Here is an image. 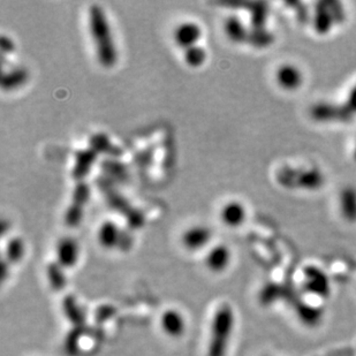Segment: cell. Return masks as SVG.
Wrapping results in <instances>:
<instances>
[{
    "label": "cell",
    "instance_id": "cell-1",
    "mask_svg": "<svg viewBox=\"0 0 356 356\" xmlns=\"http://www.w3.org/2000/svg\"><path fill=\"white\" fill-rule=\"evenodd\" d=\"M88 27L94 43L98 64L104 68L115 67L118 61V51L115 47L108 17L103 7L99 6L98 3H92L89 7Z\"/></svg>",
    "mask_w": 356,
    "mask_h": 356
},
{
    "label": "cell",
    "instance_id": "cell-2",
    "mask_svg": "<svg viewBox=\"0 0 356 356\" xmlns=\"http://www.w3.org/2000/svg\"><path fill=\"white\" fill-rule=\"evenodd\" d=\"M234 322V312L229 305L222 303L216 309L210 325L207 356H226Z\"/></svg>",
    "mask_w": 356,
    "mask_h": 356
},
{
    "label": "cell",
    "instance_id": "cell-3",
    "mask_svg": "<svg viewBox=\"0 0 356 356\" xmlns=\"http://www.w3.org/2000/svg\"><path fill=\"white\" fill-rule=\"evenodd\" d=\"M97 186L103 193L108 207L126 219L129 229H138L145 226V213L135 205L131 204V202L128 201L121 193H119L113 182L108 181V179L103 177L99 179Z\"/></svg>",
    "mask_w": 356,
    "mask_h": 356
},
{
    "label": "cell",
    "instance_id": "cell-4",
    "mask_svg": "<svg viewBox=\"0 0 356 356\" xmlns=\"http://www.w3.org/2000/svg\"><path fill=\"white\" fill-rule=\"evenodd\" d=\"M90 187L86 181L76 182L72 193L71 202L65 211L64 222L70 229L80 226L84 217V210L90 198Z\"/></svg>",
    "mask_w": 356,
    "mask_h": 356
},
{
    "label": "cell",
    "instance_id": "cell-5",
    "mask_svg": "<svg viewBox=\"0 0 356 356\" xmlns=\"http://www.w3.org/2000/svg\"><path fill=\"white\" fill-rule=\"evenodd\" d=\"M277 86L287 92L299 90L305 82V74L296 65L286 63L277 68L275 74Z\"/></svg>",
    "mask_w": 356,
    "mask_h": 356
},
{
    "label": "cell",
    "instance_id": "cell-6",
    "mask_svg": "<svg viewBox=\"0 0 356 356\" xmlns=\"http://www.w3.org/2000/svg\"><path fill=\"white\" fill-rule=\"evenodd\" d=\"M80 259V245L72 236H63L56 245V262L65 270L73 269Z\"/></svg>",
    "mask_w": 356,
    "mask_h": 356
},
{
    "label": "cell",
    "instance_id": "cell-7",
    "mask_svg": "<svg viewBox=\"0 0 356 356\" xmlns=\"http://www.w3.org/2000/svg\"><path fill=\"white\" fill-rule=\"evenodd\" d=\"M212 236H213V233L209 226H191L189 229L182 233L181 245L187 252H200L205 247H208L209 243L211 242Z\"/></svg>",
    "mask_w": 356,
    "mask_h": 356
},
{
    "label": "cell",
    "instance_id": "cell-8",
    "mask_svg": "<svg viewBox=\"0 0 356 356\" xmlns=\"http://www.w3.org/2000/svg\"><path fill=\"white\" fill-rule=\"evenodd\" d=\"M159 325L165 336L172 339H179L186 333L187 322L180 310L168 308L164 310L159 319Z\"/></svg>",
    "mask_w": 356,
    "mask_h": 356
},
{
    "label": "cell",
    "instance_id": "cell-9",
    "mask_svg": "<svg viewBox=\"0 0 356 356\" xmlns=\"http://www.w3.org/2000/svg\"><path fill=\"white\" fill-rule=\"evenodd\" d=\"M172 38L182 50L197 45L202 38V28L195 21H184L175 28Z\"/></svg>",
    "mask_w": 356,
    "mask_h": 356
},
{
    "label": "cell",
    "instance_id": "cell-10",
    "mask_svg": "<svg viewBox=\"0 0 356 356\" xmlns=\"http://www.w3.org/2000/svg\"><path fill=\"white\" fill-rule=\"evenodd\" d=\"M232 261V252L224 243L212 245L205 255L204 264L212 273H222L227 270Z\"/></svg>",
    "mask_w": 356,
    "mask_h": 356
},
{
    "label": "cell",
    "instance_id": "cell-11",
    "mask_svg": "<svg viewBox=\"0 0 356 356\" xmlns=\"http://www.w3.org/2000/svg\"><path fill=\"white\" fill-rule=\"evenodd\" d=\"M97 152L91 148L81 149L75 152L74 164L71 172L72 178L76 182L86 181V178L97 161Z\"/></svg>",
    "mask_w": 356,
    "mask_h": 356
},
{
    "label": "cell",
    "instance_id": "cell-12",
    "mask_svg": "<svg viewBox=\"0 0 356 356\" xmlns=\"http://www.w3.org/2000/svg\"><path fill=\"white\" fill-rule=\"evenodd\" d=\"M124 231L113 220H104L97 229V242L105 250H115L120 247Z\"/></svg>",
    "mask_w": 356,
    "mask_h": 356
},
{
    "label": "cell",
    "instance_id": "cell-13",
    "mask_svg": "<svg viewBox=\"0 0 356 356\" xmlns=\"http://www.w3.org/2000/svg\"><path fill=\"white\" fill-rule=\"evenodd\" d=\"M247 219V209L242 202L229 201L220 210V220L229 229H238Z\"/></svg>",
    "mask_w": 356,
    "mask_h": 356
},
{
    "label": "cell",
    "instance_id": "cell-14",
    "mask_svg": "<svg viewBox=\"0 0 356 356\" xmlns=\"http://www.w3.org/2000/svg\"><path fill=\"white\" fill-rule=\"evenodd\" d=\"M101 170L103 177L113 184L127 182L131 175L127 165L118 159H105L101 163Z\"/></svg>",
    "mask_w": 356,
    "mask_h": 356
},
{
    "label": "cell",
    "instance_id": "cell-15",
    "mask_svg": "<svg viewBox=\"0 0 356 356\" xmlns=\"http://www.w3.org/2000/svg\"><path fill=\"white\" fill-rule=\"evenodd\" d=\"M224 33L226 38H229L232 43L242 44L248 42L250 29L245 27L243 21L238 15L232 14L226 17V20L224 21Z\"/></svg>",
    "mask_w": 356,
    "mask_h": 356
},
{
    "label": "cell",
    "instance_id": "cell-16",
    "mask_svg": "<svg viewBox=\"0 0 356 356\" xmlns=\"http://www.w3.org/2000/svg\"><path fill=\"white\" fill-rule=\"evenodd\" d=\"M29 80V71L24 66H14L7 71H3L1 75V88L3 90H15L24 87Z\"/></svg>",
    "mask_w": 356,
    "mask_h": 356
},
{
    "label": "cell",
    "instance_id": "cell-17",
    "mask_svg": "<svg viewBox=\"0 0 356 356\" xmlns=\"http://www.w3.org/2000/svg\"><path fill=\"white\" fill-rule=\"evenodd\" d=\"M89 148L92 149L97 154L108 156V159H118L122 152L117 145L112 143L108 135L104 133L92 135L89 140Z\"/></svg>",
    "mask_w": 356,
    "mask_h": 356
},
{
    "label": "cell",
    "instance_id": "cell-18",
    "mask_svg": "<svg viewBox=\"0 0 356 356\" xmlns=\"http://www.w3.org/2000/svg\"><path fill=\"white\" fill-rule=\"evenodd\" d=\"M26 255V245L20 236H12L7 241L5 252H3V261H6L10 266L17 264L24 259Z\"/></svg>",
    "mask_w": 356,
    "mask_h": 356
},
{
    "label": "cell",
    "instance_id": "cell-19",
    "mask_svg": "<svg viewBox=\"0 0 356 356\" xmlns=\"http://www.w3.org/2000/svg\"><path fill=\"white\" fill-rule=\"evenodd\" d=\"M66 270L61 268L56 261L50 262L47 266V278L51 289L54 292H61L67 285V278H66Z\"/></svg>",
    "mask_w": 356,
    "mask_h": 356
},
{
    "label": "cell",
    "instance_id": "cell-20",
    "mask_svg": "<svg viewBox=\"0 0 356 356\" xmlns=\"http://www.w3.org/2000/svg\"><path fill=\"white\" fill-rule=\"evenodd\" d=\"M63 312L66 318L75 326H82L84 324V316L82 310H81L80 306H79L74 296H65L63 300Z\"/></svg>",
    "mask_w": 356,
    "mask_h": 356
},
{
    "label": "cell",
    "instance_id": "cell-21",
    "mask_svg": "<svg viewBox=\"0 0 356 356\" xmlns=\"http://www.w3.org/2000/svg\"><path fill=\"white\" fill-rule=\"evenodd\" d=\"M208 59V52L200 44L184 50V61L191 68H200Z\"/></svg>",
    "mask_w": 356,
    "mask_h": 356
},
{
    "label": "cell",
    "instance_id": "cell-22",
    "mask_svg": "<svg viewBox=\"0 0 356 356\" xmlns=\"http://www.w3.org/2000/svg\"><path fill=\"white\" fill-rule=\"evenodd\" d=\"M340 210L348 219H356V192L347 188L340 193Z\"/></svg>",
    "mask_w": 356,
    "mask_h": 356
},
{
    "label": "cell",
    "instance_id": "cell-23",
    "mask_svg": "<svg viewBox=\"0 0 356 356\" xmlns=\"http://www.w3.org/2000/svg\"><path fill=\"white\" fill-rule=\"evenodd\" d=\"M79 340H80V333H79L78 330L75 332L72 331L66 338V345H65L66 350L71 354H74L78 350Z\"/></svg>",
    "mask_w": 356,
    "mask_h": 356
},
{
    "label": "cell",
    "instance_id": "cell-24",
    "mask_svg": "<svg viewBox=\"0 0 356 356\" xmlns=\"http://www.w3.org/2000/svg\"><path fill=\"white\" fill-rule=\"evenodd\" d=\"M0 47H1V58L6 57V54H13L15 50V44H14L13 40L6 35H1Z\"/></svg>",
    "mask_w": 356,
    "mask_h": 356
},
{
    "label": "cell",
    "instance_id": "cell-25",
    "mask_svg": "<svg viewBox=\"0 0 356 356\" xmlns=\"http://www.w3.org/2000/svg\"><path fill=\"white\" fill-rule=\"evenodd\" d=\"M330 22H331V17L327 13V10L323 8L322 13L318 14V17H317V29L324 34L330 29Z\"/></svg>",
    "mask_w": 356,
    "mask_h": 356
}]
</instances>
